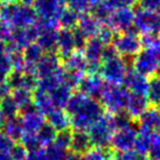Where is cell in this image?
I'll return each instance as SVG.
<instances>
[{
  "instance_id": "1",
  "label": "cell",
  "mask_w": 160,
  "mask_h": 160,
  "mask_svg": "<svg viewBox=\"0 0 160 160\" xmlns=\"http://www.w3.org/2000/svg\"><path fill=\"white\" fill-rule=\"evenodd\" d=\"M0 21L10 29H23L33 25L38 21L34 9L31 6L18 2H1Z\"/></svg>"
},
{
  "instance_id": "2",
  "label": "cell",
  "mask_w": 160,
  "mask_h": 160,
  "mask_svg": "<svg viewBox=\"0 0 160 160\" xmlns=\"http://www.w3.org/2000/svg\"><path fill=\"white\" fill-rule=\"evenodd\" d=\"M104 109L100 101L86 98L79 108L73 112L70 118V126L73 131H86L104 115Z\"/></svg>"
},
{
  "instance_id": "3",
  "label": "cell",
  "mask_w": 160,
  "mask_h": 160,
  "mask_svg": "<svg viewBox=\"0 0 160 160\" xmlns=\"http://www.w3.org/2000/svg\"><path fill=\"white\" fill-rule=\"evenodd\" d=\"M115 131L116 128L112 114H104L88 129L92 147L108 149L111 145L112 136Z\"/></svg>"
},
{
  "instance_id": "4",
  "label": "cell",
  "mask_w": 160,
  "mask_h": 160,
  "mask_svg": "<svg viewBox=\"0 0 160 160\" xmlns=\"http://www.w3.org/2000/svg\"><path fill=\"white\" fill-rule=\"evenodd\" d=\"M128 97L129 92L124 87H121L120 85H108L107 83L100 97V103L102 104L104 111L107 110L109 114L114 115V114L124 111Z\"/></svg>"
},
{
  "instance_id": "5",
  "label": "cell",
  "mask_w": 160,
  "mask_h": 160,
  "mask_svg": "<svg viewBox=\"0 0 160 160\" xmlns=\"http://www.w3.org/2000/svg\"><path fill=\"white\" fill-rule=\"evenodd\" d=\"M128 68L126 60L120 55L101 62L99 75L108 85H121L125 79Z\"/></svg>"
},
{
  "instance_id": "6",
  "label": "cell",
  "mask_w": 160,
  "mask_h": 160,
  "mask_svg": "<svg viewBox=\"0 0 160 160\" xmlns=\"http://www.w3.org/2000/svg\"><path fill=\"white\" fill-rule=\"evenodd\" d=\"M113 47L121 57L133 58L142 51V38H139L136 30L120 33L115 35L112 43Z\"/></svg>"
},
{
  "instance_id": "7",
  "label": "cell",
  "mask_w": 160,
  "mask_h": 160,
  "mask_svg": "<svg viewBox=\"0 0 160 160\" xmlns=\"http://www.w3.org/2000/svg\"><path fill=\"white\" fill-rule=\"evenodd\" d=\"M38 33H40V28L36 22L29 28L11 29V34L7 43V52L8 53L16 51L22 52L30 44L36 42Z\"/></svg>"
},
{
  "instance_id": "8",
  "label": "cell",
  "mask_w": 160,
  "mask_h": 160,
  "mask_svg": "<svg viewBox=\"0 0 160 160\" xmlns=\"http://www.w3.org/2000/svg\"><path fill=\"white\" fill-rule=\"evenodd\" d=\"M134 29L144 35L160 34V12L146 9H138L135 12Z\"/></svg>"
},
{
  "instance_id": "9",
  "label": "cell",
  "mask_w": 160,
  "mask_h": 160,
  "mask_svg": "<svg viewBox=\"0 0 160 160\" xmlns=\"http://www.w3.org/2000/svg\"><path fill=\"white\" fill-rule=\"evenodd\" d=\"M137 136L138 129L136 128V126H134V124H131L123 128H118L114 132L112 136L110 147H112V149L118 153L133 150Z\"/></svg>"
},
{
  "instance_id": "10",
  "label": "cell",
  "mask_w": 160,
  "mask_h": 160,
  "mask_svg": "<svg viewBox=\"0 0 160 160\" xmlns=\"http://www.w3.org/2000/svg\"><path fill=\"white\" fill-rule=\"evenodd\" d=\"M134 19H135V11L129 6H126L112 12L105 25H109L114 32L124 33L135 30Z\"/></svg>"
},
{
  "instance_id": "11",
  "label": "cell",
  "mask_w": 160,
  "mask_h": 160,
  "mask_svg": "<svg viewBox=\"0 0 160 160\" xmlns=\"http://www.w3.org/2000/svg\"><path fill=\"white\" fill-rule=\"evenodd\" d=\"M64 70L62 59L56 53H45L40 62L36 64V77L38 79L58 76Z\"/></svg>"
},
{
  "instance_id": "12",
  "label": "cell",
  "mask_w": 160,
  "mask_h": 160,
  "mask_svg": "<svg viewBox=\"0 0 160 160\" xmlns=\"http://www.w3.org/2000/svg\"><path fill=\"white\" fill-rule=\"evenodd\" d=\"M107 82L102 79L99 73L97 75H87L81 80L79 87V92L82 93L83 96L88 97L90 99L98 100L100 99L103 90H104Z\"/></svg>"
},
{
  "instance_id": "13",
  "label": "cell",
  "mask_w": 160,
  "mask_h": 160,
  "mask_svg": "<svg viewBox=\"0 0 160 160\" xmlns=\"http://www.w3.org/2000/svg\"><path fill=\"white\" fill-rule=\"evenodd\" d=\"M138 132L152 135L160 132V108H148L138 118Z\"/></svg>"
},
{
  "instance_id": "14",
  "label": "cell",
  "mask_w": 160,
  "mask_h": 160,
  "mask_svg": "<svg viewBox=\"0 0 160 160\" xmlns=\"http://www.w3.org/2000/svg\"><path fill=\"white\" fill-rule=\"evenodd\" d=\"M124 88L129 93L142 94L147 97L149 87V80L146 76L137 72L136 70H128L123 81Z\"/></svg>"
},
{
  "instance_id": "15",
  "label": "cell",
  "mask_w": 160,
  "mask_h": 160,
  "mask_svg": "<svg viewBox=\"0 0 160 160\" xmlns=\"http://www.w3.org/2000/svg\"><path fill=\"white\" fill-rule=\"evenodd\" d=\"M33 9L38 19L57 21L62 7L58 0H35Z\"/></svg>"
},
{
  "instance_id": "16",
  "label": "cell",
  "mask_w": 160,
  "mask_h": 160,
  "mask_svg": "<svg viewBox=\"0 0 160 160\" xmlns=\"http://www.w3.org/2000/svg\"><path fill=\"white\" fill-rule=\"evenodd\" d=\"M10 88L13 90L24 89L33 92L38 87V77L32 75H27L24 72H17L12 71L7 78Z\"/></svg>"
},
{
  "instance_id": "17",
  "label": "cell",
  "mask_w": 160,
  "mask_h": 160,
  "mask_svg": "<svg viewBox=\"0 0 160 160\" xmlns=\"http://www.w3.org/2000/svg\"><path fill=\"white\" fill-rule=\"evenodd\" d=\"M38 28L40 33L36 40L38 46L44 51V53H56L58 38L57 28H42L40 25Z\"/></svg>"
},
{
  "instance_id": "18",
  "label": "cell",
  "mask_w": 160,
  "mask_h": 160,
  "mask_svg": "<svg viewBox=\"0 0 160 160\" xmlns=\"http://www.w3.org/2000/svg\"><path fill=\"white\" fill-rule=\"evenodd\" d=\"M75 51L76 48H75V41H73L72 30H66V29L58 30L56 54L59 56L60 59H65V58L68 57Z\"/></svg>"
},
{
  "instance_id": "19",
  "label": "cell",
  "mask_w": 160,
  "mask_h": 160,
  "mask_svg": "<svg viewBox=\"0 0 160 160\" xmlns=\"http://www.w3.org/2000/svg\"><path fill=\"white\" fill-rule=\"evenodd\" d=\"M92 148L91 139L86 131H73L71 133L70 150L71 152L81 156Z\"/></svg>"
},
{
  "instance_id": "20",
  "label": "cell",
  "mask_w": 160,
  "mask_h": 160,
  "mask_svg": "<svg viewBox=\"0 0 160 160\" xmlns=\"http://www.w3.org/2000/svg\"><path fill=\"white\" fill-rule=\"evenodd\" d=\"M148 99L142 94L129 93L128 100L126 103V112L132 118H138L147 109H148Z\"/></svg>"
},
{
  "instance_id": "21",
  "label": "cell",
  "mask_w": 160,
  "mask_h": 160,
  "mask_svg": "<svg viewBox=\"0 0 160 160\" xmlns=\"http://www.w3.org/2000/svg\"><path fill=\"white\" fill-rule=\"evenodd\" d=\"M104 46L105 45L102 44L97 38H91L88 40L83 48V55L88 64H101L102 62V54Z\"/></svg>"
},
{
  "instance_id": "22",
  "label": "cell",
  "mask_w": 160,
  "mask_h": 160,
  "mask_svg": "<svg viewBox=\"0 0 160 160\" xmlns=\"http://www.w3.org/2000/svg\"><path fill=\"white\" fill-rule=\"evenodd\" d=\"M46 120L57 133L70 128V118L64 109H54L48 115H46Z\"/></svg>"
},
{
  "instance_id": "23",
  "label": "cell",
  "mask_w": 160,
  "mask_h": 160,
  "mask_svg": "<svg viewBox=\"0 0 160 160\" xmlns=\"http://www.w3.org/2000/svg\"><path fill=\"white\" fill-rule=\"evenodd\" d=\"M62 62V68L65 70H70V71H77V72H87V66L88 62L86 59L85 55L82 52L75 51L72 54L66 57Z\"/></svg>"
},
{
  "instance_id": "24",
  "label": "cell",
  "mask_w": 160,
  "mask_h": 160,
  "mask_svg": "<svg viewBox=\"0 0 160 160\" xmlns=\"http://www.w3.org/2000/svg\"><path fill=\"white\" fill-rule=\"evenodd\" d=\"M101 25L102 24H101L92 14L83 13V14H80L77 28L82 32L88 38H96L97 36Z\"/></svg>"
},
{
  "instance_id": "25",
  "label": "cell",
  "mask_w": 160,
  "mask_h": 160,
  "mask_svg": "<svg viewBox=\"0 0 160 160\" xmlns=\"http://www.w3.org/2000/svg\"><path fill=\"white\" fill-rule=\"evenodd\" d=\"M21 121H22L24 132H30V133H38L41 127L46 123L45 122V116L42 115L36 110L23 113Z\"/></svg>"
},
{
  "instance_id": "26",
  "label": "cell",
  "mask_w": 160,
  "mask_h": 160,
  "mask_svg": "<svg viewBox=\"0 0 160 160\" xmlns=\"http://www.w3.org/2000/svg\"><path fill=\"white\" fill-rule=\"evenodd\" d=\"M11 97L19 107L21 113H27V112L36 110L33 103V92L24 89L13 90L11 92Z\"/></svg>"
},
{
  "instance_id": "27",
  "label": "cell",
  "mask_w": 160,
  "mask_h": 160,
  "mask_svg": "<svg viewBox=\"0 0 160 160\" xmlns=\"http://www.w3.org/2000/svg\"><path fill=\"white\" fill-rule=\"evenodd\" d=\"M33 103L36 111L40 112L44 116L48 115L55 109L48 92L42 91L38 89L33 91Z\"/></svg>"
},
{
  "instance_id": "28",
  "label": "cell",
  "mask_w": 160,
  "mask_h": 160,
  "mask_svg": "<svg viewBox=\"0 0 160 160\" xmlns=\"http://www.w3.org/2000/svg\"><path fill=\"white\" fill-rule=\"evenodd\" d=\"M71 94H72V89H70L65 83H60L49 92L52 102L55 109H65Z\"/></svg>"
},
{
  "instance_id": "29",
  "label": "cell",
  "mask_w": 160,
  "mask_h": 160,
  "mask_svg": "<svg viewBox=\"0 0 160 160\" xmlns=\"http://www.w3.org/2000/svg\"><path fill=\"white\" fill-rule=\"evenodd\" d=\"M2 132L8 137L11 138L13 142L20 140L21 136H22L23 132H24L21 118L17 116V118H10V120L6 121L5 125H3V127H2Z\"/></svg>"
},
{
  "instance_id": "30",
  "label": "cell",
  "mask_w": 160,
  "mask_h": 160,
  "mask_svg": "<svg viewBox=\"0 0 160 160\" xmlns=\"http://www.w3.org/2000/svg\"><path fill=\"white\" fill-rule=\"evenodd\" d=\"M80 14L71 9H62L60 14L58 16L57 22L58 27L66 30H73L77 28L78 21H79Z\"/></svg>"
},
{
  "instance_id": "31",
  "label": "cell",
  "mask_w": 160,
  "mask_h": 160,
  "mask_svg": "<svg viewBox=\"0 0 160 160\" xmlns=\"http://www.w3.org/2000/svg\"><path fill=\"white\" fill-rule=\"evenodd\" d=\"M22 54L27 64L36 66V64L40 62V59L43 57V55H44L45 53H44V51L38 46V43L34 42V43H32V44H30L28 47H25L22 51Z\"/></svg>"
},
{
  "instance_id": "32",
  "label": "cell",
  "mask_w": 160,
  "mask_h": 160,
  "mask_svg": "<svg viewBox=\"0 0 160 160\" xmlns=\"http://www.w3.org/2000/svg\"><path fill=\"white\" fill-rule=\"evenodd\" d=\"M147 99L148 102L152 104V107L160 105V75L155 76L149 80Z\"/></svg>"
},
{
  "instance_id": "33",
  "label": "cell",
  "mask_w": 160,
  "mask_h": 160,
  "mask_svg": "<svg viewBox=\"0 0 160 160\" xmlns=\"http://www.w3.org/2000/svg\"><path fill=\"white\" fill-rule=\"evenodd\" d=\"M0 112L5 116L6 120H10V118H17L20 112L19 107L14 100L12 99L11 96L6 97V98L1 99V107H0Z\"/></svg>"
},
{
  "instance_id": "34",
  "label": "cell",
  "mask_w": 160,
  "mask_h": 160,
  "mask_svg": "<svg viewBox=\"0 0 160 160\" xmlns=\"http://www.w3.org/2000/svg\"><path fill=\"white\" fill-rule=\"evenodd\" d=\"M36 135H38V142H40L41 146L47 147L54 142V140H55V138H56V135H57V132H56L48 123H45L40 128V131L36 133Z\"/></svg>"
},
{
  "instance_id": "35",
  "label": "cell",
  "mask_w": 160,
  "mask_h": 160,
  "mask_svg": "<svg viewBox=\"0 0 160 160\" xmlns=\"http://www.w3.org/2000/svg\"><path fill=\"white\" fill-rule=\"evenodd\" d=\"M112 157L113 155L109 149L92 147L86 153L80 156V160H111Z\"/></svg>"
},
{
  "instance_id": "36",
  "label": "cell",
  "mask_w": 160,
  "mask_h": 160,
  "mask_svg": "<svg viewBox=\"0 0 160 160\" xmlns=\"http://www.w3.org/2000/svg\"><path fill=\"white\" fill-rule=\"evenodd\" d=\"M20 142H21V145L28 150V152L42 149V146H41L40 142H38L36 133L23 132L22 136H21V138H20Z\"/></svg>"
},
{
  "instance_id": "37",
  "label": "cell",
  "mask_w": 160,
  "mask_h": 160,
  "mask_svg": "<svg viewBox=\"0 0 160 160\" xmlns=\"http://www.w3.org/2000/svg\"><path fill=\"white\" fill-rule=\"evenodd\" d=\"M150 137L151 135L138 132V136L136 138L135 145H134V151L140 156H146L148 153L149 146H150Z\"/></svg>"
},
{
  "instance_id": "38",
  "label": "cell",
  "mask_w": 160,
  "mask_h": 160,
  "mask_svg": "<svg viewBox=\"0 0 160 160\" xmlns=\"http://www.w3.org/2000/svg\"><path fill=\"white\" fill-rule=\"evenodd\" d=\"M85 73L82 72H77V71H70V70H65L62 73V83L68 86L70 89H75L78 88L81 82V80L85 77Z\"/></svg>"
},
{
  "instance_id": "39",
  "label": "cell",
  "mask_w": 160,
  "mask_h": 160,
  "mask_svg": "<svg viewBox=\"0 0 160 160\" xmlns=\"http://www.w3.org/2000/svg\"><path fill=\"white\" fill-rule=\"evenodd\" d=\"M46 160H66L69 151L52 144L44 148Z\"/></svg>"
},
{
  "instance_id": "40",
  "label": "cell",
  "mask_w": 160,
  "mask_h": 160,
  "mask_svg": "<svg viewBox=\"0 0 160 160\" xmlns=\"http://www.w3.org/2000/svg\"><path fill=\"white\" fill-rule=\"evenodd\" d=\"M12 72V66L10 56L7 52L0 53V81L7 80L8 76Z\"/></svg>"
},
{
  "instance_id": "41",
  "label": "cell",
  "mask_w": 160,
  "mask_h": 160,
  "mask_svg": "<svg viewBox=\"0 0 160 160\" xmlns=\"http://www.w3.org/2000/svg\"><path fill=\"white\" fill-rule=\"evenodd\" d=\"M148 160H160V134L155 133L150 137V146L148 150Z\"/></svg>"
},
{
  "instance_id": "42",
  "label": "cell",
  "mask_w": 160,
  "mask_h": 160,
  "mask_svg": "<svg viewBox=\"0 0 160 160\" xmlns=\"http://www.w3.org/2000/svg\"><path fill=\"white\" fill-rule=\"evenodd\" d=\"M67 1L69 9L73 10L79 14L88 13V11H90L92 7V0H67Z\"/></svg>"
},
{
  "instance_id": "43",
  "label": "cell",
  "mask_w": 160,
  "mask_h": 160,
  "mask_svg": "<svg viewBox=\"0 0 160 160\" xmlns=\"http://www.w3.org/2000/svg\"><path fill=\"white\" fill-rule=\"evenodd\" d=\"M8 53V52H7ZM10 56V60H11V66H12V71H17V72H23L25 68V59L23 57L22 52H10L8 53Z\"/></svg>"
},
{
  "instance_id": "44",
  "label": "cell",
  "mask_w": 160,
  "mask_h": 160,
  "mask_svg": "<svg viewBox=\"0 0 160 160\" xmlns=\"http://www.w3.org/2000/svg\"><path fill=\"white\" fill-rule=\"evenodd\" d=\"M96 38H98L102 44L112 45V43H113V41H114V38H115V32H114L109 25L102 24Z\"/></svg>"
},
{
  "instance_id": "45",
  "label": "cell",
  "mask_w": 160,
  "mask_h": 160,
  "mask_svg": "<svg viewBox=\"0 0 160 160\" xmlns=\"http://www.w3.org/2000/svg\"><path fill=\"white\" fill-rule=\"evenodd\" d=\"M71 133L72 132H70V129L58 132L53 144L60 147V148L65 149V150H69L70 149V142H71Z\"/></svg>"
},
{
  "instance_id": "46",
  "label": "cell",
  "mask_w": 160,
  "mask_h": 160,
  "mask_svg": "<svg viewBox=\"0 0 160 160\" xmlns=\"http://www.w3.org/2000/svg\"><path fill=\"white\" fill-rule=\"evenodd\" d=\"M113 116V121H114V125H115V128L118 129V128H123V127H126L128 125L133 124L132 123V120L133 118L127 114L126 111H122L120 113H116L114 114Z\"/></svg>"
},
{
  "instance_id": "47",
  "label": "cell",
  "mask_w": 160,
  "mask_h": 160,
  "mask_svg": "<svg viewBox=\"0 0 160 160\" xmlns=\"http://www.w3.org/2000/svg\"><path fill=\"white\" fill-rule=\"evenodd\" d=\"M72 33H73V41H75L76 51L82 52L89 38H88L87 36L82 33V32L80 31L78 28H75V29L72 30Z\"/></svg>"
},
{
  "instance_id": "48",
  "label": "cell",
  "mask_w": 160,
  "mask_h": 160,
  "mask_svg": "<svg viewBox=\"0 0 160 160\" xmlns=\"http://www.w3.org/2000/svg\"><path fill=\"white\" fill-rule=\"evenodd\" d=\"M14 145L16 142L11 138L8 137L3 132H0V153H9L10 155V151L13 148Z\"/></svg>"
},
{
  "instance_id": "49",
  "label": "cell",
  "mask_w": 160,
  "mask_h": 160,
  "mask_svg": "<svg viewBox=\"0 0 160 160\" xmlns=\"http://www.w3.org/2000/svg\"><path fill=\"white\" fill-rule=\"evenodd\" d=\"M111 160H146L144 156L138 155L137 152L133 150L126 151V152H120L113 155V157L111 158Z\"/></svg>"
},
{
  "instance_id": "50",
  "label": "cell",
  "mask_w": 160,
  "mask_h": 160,
  "mask_svg": "<svg viewBox=\"0 0 160 160\" xmlns=\"http://www.w3.org/2000/svg\"><path fill=\"white\" fill-rule=\"evenodd\" d=\"M28 155V150L21 144H16L10 151V157L13 160H24Z\"/></svg>"
},
{
  "instance_id": "51",
  "label": "cell",
  "mask_w": 160,
  "mask_h": 160,
  "mask_svg": "<svg viewBox=\"0 0 160 160\" xmlns=\"http://www.w3.org/2000/svg\"><path fill=\"white\" fill-rule=\"evenodd\" d=\"M142 9L150 10V11H159L160 0H138Z\"/></svg>"
},
{
  "instance_id": "52",
  "label": "cell",
  "mask_w": 160,
  "mask_h": 160,
  "mask_svg": "<svg viewBox=\"0 0 160 160\" xmlns=\"http://www.w3.org/2000/svg\"><path fill=\"white\" fill-rule=\"evenodd\" d=\"M116 56H118V54L113 47V45H105L102 54V62L112 59V58L116 57Z\"/></svg>"
},
{
  "instance_id": "53",
  "label": "cell",
  "mask_w": 160,
  "mask_h": 160,
  "mask_svg": "<svg viewBox=\"0 0 160 160\" xmlns=\"http://www.w3.org/2000/svg\"><path fill=\"white\" fill-rule=\"evenodd\" d=\"M10 34H11V29H10L7 24L0 22V41H1V42L8 43Z\"/></svg>"
},
{
  "instance_id": "54",
  "label": "cell",
  "mask_w": 160,
  "mask_h": 160,
  "mask_svg": "<svg viewBox=\"0 0 160 160\" xmlns=\"http://www.w3.org/2000/svg\"><path fill=\"white\" fill-rule=\"evenodd\" d=\"M11 92H12V89L10 88L7 80H1V81H0V98L3 99V98H6V97L11 96Z\"/></svg>"
},
{
  "instance_id": "55",
  "label": "cell",
  "mask_w": 160,
  "mask_h": 160,
  "mask_svg": "<svg viewBox=\"0 0 160 160\" xmlns=\"http://www.w3.org/2000/svg\"><path fill=\"white\" fill-rule=\"evenodd\" d=\"M0 160H13L9 153H0Z\"/></svg>"
},
{
  "instance_id": "56",
  "label": "cell",
  "mask_w": 160,
  "mask_h": 160,
  "mask_svg": "<svg viewBox=\"0 0 160 160\" xmlns=\"http://www.w3.org/2000/svg\"><path fill=\"white\" fill-rule=\"evenodd\" d=\"M2 52H7V43L0 41V53H2Z\"/></svg>"
},
{
  "instance_id": "57",
  "label": "cell",
  "mask_w": 160,
  "mask_h": 160,
  "mask_svg": "<svg viewBox=\"0 0 160 160\" xmlns=\"http://www.w3.org/2000/svg\"><path fill=\"white\" fill-rule=\"evenodd\" d=\"M6 118H5V116L1 114V112H0V129H2V127H3V125H5V123H6Z\"/></svg>"
},
{
  "instance_id": "58",
  "label": "cell",
  "mask_w": 160,
  "mask_h": 160,
  "mask_svg": "<svg viewBox=\"0 0 160 160\" xmlns=\"http://www.w3.org/2000/svg\"><path fill=\"white\" fill-rule=\"evenodd\" d=\"M124 1H125V2H126L127 3V5H132V3H133V2H135V1H136V0H124Z\"/></svg>"
},
{
  "instance_id": "59",
  "label": "cell",
  "mask_w": 160,
  "mask_h": 160,
  "mask_svg": "<svg viewBox=\"0 0 160 160\" xmlns=\"http://www.w3.org/2000/svg\"><path fill=\"white\" fill-rule=\"evenodd\" d=\"M96 2L94 3H100V2H103V1H105V0H94Z\"/></svg>"
},
{
  "instance_id": "60",
  "label": "cell",
  "mask_w": 160,
  "mask_h": 160,
  "mask_svg": "<svg viewBox=\"0 0 160 160\" xmlns=\"http://www.w3.org/2000/svg\"><path fill=\"white\" fill-rule=\"evenodd\" d=\"M158 75H160V62H159V67H158Z\"/></svg>"
},
{
  "instance_id": "61",
  "label": "cell",
  "mask_w": 160,
  "mask_h": 160,
  "mask_svg": "<svg viewBox=\"0 0 160 160\" xmlns=\"http://www.w3.org/2000/svg\"><path fill=\"white\" fill-rule=\"evenodd\" d=\"M0 107H1V98H0Z\"/></svg>"
},
{
  "instance_id": "62",
  "label": "cell",
  "mask_w": 160,
  "mask_h": 160,
  "mask_svg": "<svg viewBox=\"0 0 160 160\" xmlns=\"http://www.w3.org/2000/svg\"><path fill=\"white\" fill-rule=\"evenodd\" d=\"M0 22H1V21H0Z\"/></svg>"
}]
</instances>
